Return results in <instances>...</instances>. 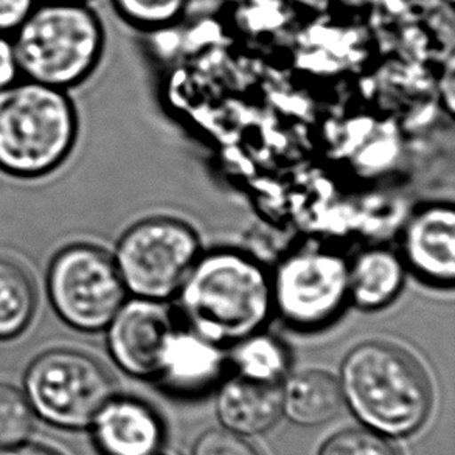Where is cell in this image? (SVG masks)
<instances>
[{"mask_svg":"<svg viewBox=\"0 0 455 455\" xmlns=\"http://www.w3.org/2000/svg\"><path fill=\"white\" fill-rule=\"evenodd\" d=\"M174 300L185 326L230 348L272 319L271 272L249 253L213 249L201 253Z\"/></svg>","mask_w":455,"mask_h":455,"instance_id":"1","label":"cell"},{"mask_svg":"<svg viewBox=\"0 0 455 455\" xmlns=\"http://www.w3.org/2000/svg\"><path fill=\"white\" fill-rule=\"evenodd\" d=\"M339 386L357 419L384 437H406L429 417L432 388L425 370L400 347L367 340L340 365Z\"/></svg>","mask_w":455,"mask_h":455,"instance_id":"2","label":"cell"},{"mask_svg":"<svg viewBox=\"0 0 455 455\" xmlns=\"http://www.w3.org/2000/svg\"><path fill=\"white\" fill-rule=\"evenodd\" d=\"M76 137L78 116L68 91L27 78L0 91V172L47 176L66 162Z\"/></svg>","mask_w":455,"mask_h":455,"instance_id":"3","label":"cell"},{"mask_svg":"<svg viewBox=\"0 0 455 455\" xmlns=\"http://www.w3.org/2000/svg\"><path fill=\"white\" fill-rule=\"evenodd\" d=\"M12 41L22 78L68 91L99 68L106 31L87 4L39 2Z\"/></svg>","mask_w":455,"mask_h":455,"instance_id":"4","label":"cell"},{"mask_svg":"<svg viewBox=\"0 0 455 455\" xmlns=\"http://www.w3.org/2000/svg\"><path fill=\"white\" fill-rule=\"evenodd\" d=\"M24 395L45 423L80 431L92 425L116 395V386L95 357L72 348H53L31 361L25 371Z\"/></svg>","mask_w":455,"mask_h":455,"instance_id":"5","label":"cell"},{"mask_svg":"<svg viewBox=\"0 0 455 455\" xmlns=\"http://www.w3.org/2000/svg\"><path fill=\"white\" fill-rule=\"evenodd\" d=\"M203 253L188 224L172 218L137 222L118 240L114 261L128 296L170 303Z\"/></svg>","mask_w":455,"mask_h":455,"instance_id":"6","label":"cell"},{"mask_svg":"<svg viewBox=\"0 0 455 455\" xmlns=\"http://www.w3.org/2000/svg\"><path fill=\"white\" fill-rule=\"evenodd\" d=\"M45 283L56 315L76 331H103L130 297L114 257L89 243L55 253Z\"/></svg>","mask_w":455,"mask_h":455,"instance_id":"7","label":"cell"},{"mask_svg":"<svg viewBox=\"0 0 455 455\" xmlns=\"http://www.w3.org/2000/svg\"><path fill=\"white\" fill-rule=\"evenodd\" d=\"M271 290L274 314L297 330H319L350 303L348 259L330 247L305 244L280 259Z\"/></svg>","mask_w":455,"mask_h":455,"instance_id":"8","label":"cell"},{"mask_svg":"<svg viewBox=\"0 0 455 455\" xmlns=\"http://www.w3.org/2000/svg\"><path fill=\"white\" fill-rule=\"evenodd\" d=\"M176 326L168 303L128 297L106 326L108 351L126 375L156 379L162 353Z\"/></svg>","mask_w":455,"mask_h":455,"instance_id":"9","label":"cell"},{"mask_svg":"<svg viewBox=\"0 0 455 455\" xmlns=\"http://www.w3.org/2000/svg\"><path fill=\"white\" fill-rule=\"evenodd\" d=\"M401 257L407 269L437 286L455 282V212L451 204H431L407 221Z\"/></svg>","mask_w":455,"mask_h":455,"instance_id":"10","label":"cell"},{"mask_svg":"<svg viewBox=\"0 0 455 455\" xmlns=\"http://www.w3.org/2000/svg\"><path fill=\"white\" fill-rule=\"evenodd\" d=\"M228 348L188 326H176L162 353L159 381L168 392L195 396L220 386L228 369Z\"/></svg>","mask_w":455,"mask_h":455,"instance_id":"11","label":"cell"},{"mask_svg":"<svg viewBox=\"0 0 455 455\" xmlns=\"http://www.w3.org/2000/svg\"><path fill=\"white\" fill-rule=\"evenodd\" d=\"M93 442L101 455H156L164 425L148 403L114 395L93 419Z\"/></svg>","mask_w":455,"mask_h":455,"instance_id":"12","label":"cell"},{"mask_svg":"<svg viewBox=\"0 0 455 455\" xmlns=\"http://www.w3.org/2000/svg\"><path fill=\"white\" fill-rule=\"evenodd\" d=\"M216 413L224 429L243 437L267 432L282 417L280 386L252 381L235 373L220 382Z\"/></svg>","mask_w":455,"mask_h":455,"instance_id":"13","label":"cell"},{"mask_svg":"<svg viewBox=\"0 0 455 455\" xmlns=\"http://www.w3.org/2000/svg\"><path fill=\"white\" fill-rule=\"evenodd\" d=\"M407 266L388 247H369L348 259V297L363 311H378L394 303L406 284Z\"/></svg>","mask_w":455,"mask_h":455,"instance_id":"14","label":"cell"},{"mask_svg":"<svg viewBox=\"0 0 455 455\" xmlns=\"http://www.w3.org/2000/svg\"><path fill=\"white\" fill-rule=\"evenodd\" d=\"M282 415L299 426L325 425L338 417L344 398L338 376L325 370H303L280 384Z\"/></svg>","mask_w":455,"mask_h":455,"instance_id":"15","label":"cell"},{"mask_svg":"<svg viewBox=\"0 0 455 455\" xmlns=\"http://www.w3.org/2000/svg\"><path fill=\"white\" fill-rule=\"evenodd\" d=\"M35 280L24 266L0 257V340L19 338L36 313Z\"/></svg>","mask_w":455,"mask_h":455,"instance_id":"16","label":"cell"},{"mask_svg":"<svg viewBox=\"0 0 455 455\" xmlns=\"http://www.w3.org/2000/svg\"><path fill=\"white\" fill-rule=\"evenodd\" d=\"M230 359L236 375L252 381L280 386L290 375V350L282 339L265 330L253 332L235 344Z\"/></svg>","mask_w":455,"mask_h":455,"instance_id":"17","label":"cell"},{"mask_svg":"<svg viewBox=\"0 0 455 455\" xmlns=\"http://www.w3.org/2000/svg\"><path fill=\"white\" fill-rule=\"evenodd\" d=\"M35 426V412L24 392L0 382V448L24 443Z\"/></svg>","mask_w":455,"mask_h":455,"instance_id":"18","label":"cell"},{"mask_svg":"<svg viewBox=\"0 0 455 455\" xmlns=\"http://www.w3.org/2000/svg\"><path fill=\"white\" fill-rule=\"evenodd\" d=\"M190 0H111L124 22L140 30H157L176 22Z\"/></svg>","mask_w":455,"mask_h":455,"instance_id":"19","label":"cell"},{"mask_svg":"<svg viewBox=\"0 0 455 455\" xmlns=\"http://www.w3.org/2000/svg\"><path fill=\"white\" fill-rule=\"evenodd\" d=\"M319 455H400L387 438L370 429H348L332 435Z\"/></svg>","mask_w":455,"mask_h":455,"instance_id":"20","label":"cell"},{"mask_svg":"<svg viewBox=\"0 0 455 455\" xmlns=\"http://www.w3.org/2000/svg\"><path fill=\"white\" fill-rule=\"evenodd\" d=\"M191 455H261L246 438L228 429H210L197 438Z\"/></svg>","mask_w":455,"mask_h":455,"instance_id":"21","label":"cell"},{"mask_svg":"<svg viewBox=\"0 0 455 455\" xmlns=\"http://www.w3.org/2000/svg\"><path fill=\"white\" fill-rule=\"evenodd\" d=\"M37 4L39 0H0V35L12 36Z\"/></svg>","mask_w":455,"mask_h":455,"instance_id":"22","label":"cell"},{"mask_svg":"<svg viewBox=\"0 0 455 455\" xmlns=\"http://www.w3.org/2000/svg\"><path fill=\"white\" fill-rule=\"evenodd\" d=\"M22 78L12 36L0 35V91Z\"/></svg>","mask_w":455,"mask_h":455,"instance_id":"23","label":"cell"},{"mask_svg":"<svg viewBox=\"0 0 455 455\" xmlns=\"http://www.w3.org/2000/svg\"><path fill=\"white\" fill-rule=\"evenodd\" d=\"M0 455H61L49 446L37 443H19L0 448Z\"/></svg>","mask_w":455,"mask_h":455,"instance_id":"24","label":"cell"},{"mask_svg":"<svg viewBox=\"0 0 455 455\" xmlns=\"http://www.w3.org/2000/svg\"><path fill=\"white\" fill-rule=\"evenodd\" d=\"M39 2H74V4H89L91 0H39Z\"/></svg>","mask_w":455,"mask_h":455,"instance_id":"25","label":"cell"},{"mask_svg":"<svg viewBox=\"0 0 455 455\" xmlns=\"http://www.w3.org/2000/svg\"><path fill=\"white\" fill-rule=\"evenodd\" d=\"M156 455H164V454H162V452H159V454H156Z\"/></svg>","mask_w":455,"mask_h":455,"instance_id":"26","label":"cell"}]
</instances>
